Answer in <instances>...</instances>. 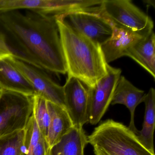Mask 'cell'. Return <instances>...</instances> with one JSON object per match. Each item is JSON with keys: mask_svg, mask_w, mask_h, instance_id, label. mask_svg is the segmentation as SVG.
<instances>
[{"mask_svg": "<svg viewBox=\"0 0 155 155\" xmlns=\"http://www.w3.org/2000/svg\"><path fill=\"white\" fill-rule=\"evenodd\" d=\"M0 23L12 36L33 65L58 74L67 73L56 16L27 10L0 13Z\"/></svg>", "mask_w": 155, "mask_h": 155, "instance_id": "obj_1", "label": "cell"}, {"mask_svg": "<svg viewBox=\"0 0 155 155\" xmlns=\"http://www.w3.org/2000/svg\"><path fill=\"white\" fill-rule=\"evenodd\" d=\"M68 77L92 87L107 75V63L99 44L70 27L61 16H56Z\"/></svg>", "mask_w": 155, "mask_h": 155, "instance_id": "obj_2", "label": "cell"}, {"mask_svg": "<svg viewBox=\"0 0 155 155\" xmlns=\"http://www.w3.org/2000/svg\"><path fill=\"white\" fill-rule=\"evenodd\" d=\"M88 143L110 155H155L128 127L112 119L101 121L87 136Z\"/></svg>", "mask_w": 155, "mask_h": 155, "instance_id": "obj_3", "label": "cell"}, {"mask_svg": "<svg viewBox=\"0 0 155 155\" xmlns=\"http://www.w3.org/2000/svg\"><path fill=\"white\" fill-rule=\"evenodd\" d=\"M97 11L118 28L146 35L153 31L151 18L130 0H104Z\"/></svg>", "mask_w": 155, "mask_h": 155, "instance_id": "obj_4", "label": "cell"}, {"mask_svg": "<svg viewBox=\"0 0 155 155\" xmlns=\"http://www.w3.org/2000/svg\"><path fill=\"white\" fill-rule=\"evenodd\" d=\"M32 111V96L3 91L0 97V137L24 129Z\"/></svg>", "mask_w": 155, "mask_h": 155, "instance_id": "obj_5", "label": "cell"}, {"mask_svg": "<svg viewBox=\"0 0 155 155\" xmlns=\"http://www.w3.org/2000/svg\"><path fill=\"white\" fill-rule=\"evenodd\" d=\"M97 8L61 16L70 27L101 46L111 37L113 28L111 23L97 11Z\"/></svg>", "mask_w": 155, "mask_h": 155, "instance_id": "obj_6", "label": "cell"}, {"mask_svg": "<svg viewBox=\"0 0 155 155\" xmlns=\"http://www.w3.org/2000/svg\"><path fill=\"white\" fill-rule=\"evenodd\" d=\"M106 76L93 87L87 88L90 106L89 122L95 125L100 121L111 103L114 91L121 75L120 69L107 64Z\"/></svg>", "mask_w": 155, "mask_h": 155, "instance_id": "obj_7", "label": "cell"}, {"mask_svg": "<svg viewBox=\"0 0 155 155\" xmlns=\"http://www.w3.org/2000/svg\"><path fill=\"white\" fill-rule=\"evenodd\" d=\"M10 62L28 80L39 95L47 101L65 107L64 88L45 72L31 64L10 56Z\"/></svg>", "mask_w": 155, "mask_h": 155, "instance_id": "obj_8", "label": "cell"}, {"mask_svg": "<svg viewBox=\"0 0 155 155\" xmlns=\"http://www.w3.org/2000/svg\"><path fill=\"white\" fill-rule=\"evenodd\" d=\"M63 87L65 109L73 127L83 128L89 121L90 110L87 88L79 80L72 77H68Z\"/></svg>", "mask_w": 155, "mask_h": 155, "instance_id": "obj_9", "label": "cell"}, {"mask_svg": "<svg viewBox=\"0 0 155 155\" xmlns=\"http://www.w3.org/2000/svg\"><path fill=\"white\" fill-rule=\"evenodd\" d=\"M112 25L113 32L111 37L100 46L108 64L125 56L127 49L150 34L137 33Z\"/></svg>", "mask_w": 155, "mask_h": 155, "instance_id": "obj_10", "label": "cell"}, {"mask_svg": "<svg viewBox=\"0 0 155 155\" xmlns=\"http://www.w3.org/2000/svg\"><path fill=\"white\" fill-rule=\"evenodd\" d=\"M145 94L144 91L136 87L124 76H120L110 103L112 105L122 104L128 109L130 115L128 127L136 135L139 130L134 123L135 110L138 105L143 102Z\"/></svg>", "mask_w": 155, "mask_h": 155, "instance_id": "obj_11", "label": "cell"}, {"mask_svg": "<svg viewBox=\"0 0 155 155\" xmlns=\"http://www.w3.org/2000/svg\"><path fill=\"white\" fill-rule=\"evenodd\" d=\"M10 56L0 58V88L27 96L36 95L29 81L10 62L8 58Z\"/></svg>", "mask_w": 155, "mask_h": 155, "instance_id": "obj_12", "label": "cell"}, {"mask_svg": "<svg viewBox=\"0 0 155 155\" xmlns=\"http://www.w3.org/2000/svg\"><path fill=\"white\" fill-rule=\"evenodd\" d=\"M47 105L50 124L45 140L49 150L73 127V125L65 107L48 101Z\"/></svg>", "mask_w": 155, "mask_h": 155, "instance_id": "obj_13", "label": "cell"}, {"mask_svg": "<svg viewBox=\"0 0 155 155\" xmlns=\"http://www.w3.org/2000/svg\"><path fill=\"white\" fill-rule=\"evenodd\" d=\"M128 56L138 63L155 79V35L152 31L126 51Z\"/></svg>", "mask_w": 155, "mask_h": 155, "instance_id": "obj_14", "label": "cell"}, {"mask_svg": "<svg viewBox=\"0 0 155 155\" xmlns=\"http://www.w3.org/2000/svg\"><path fill=\"white\" fill-rule=\"evenodd\" d=\"M87 136L83 128L73 127L49 150L48 155H84Z\"/></svg>", "mask_w": 155, "mask_h": 155, "instance_id": "obj_15", "label": "cell"}, {"mask_svg": "<svg viewBox=\"0 0 155 155\" xmlns=\"http://www.w3.org/2000/svg\"><path fill=\"white\" fill-rule=\"evenodd\" d=\"M145 104V113L141 130L137 136L140 143L152 154L154 148V132L155 127V90L151 87L143 99Z\"/></svg>", "mask_w": 155, "mask_h": 155, "instance_id": "obj_16", "label": "cell"}, {"mask_svg": "<svg viewBox=\"0 0 155 155\" xmlns=\"http://www.w3.org/2000/svg\"><path fill=\"white\" fill-rule=\"evenodd\" d=\"M56 0H0V13L26 9L54 16Z\"/></svg>", "mask_w": 155, "mask_h": 155, "instance_id": "obj_17", "label": "cell"}, {"mask_svg": "<svg viewBox=\"0 0 155 155\" xmlns=\"http://www.w3.org/2000/svg\"><path fill=\"white\" fill-rule=\"evenodd\" d=\"M26 130H17L0 137V155H23Z\"/></svg>", "mask_w": 155, "mask_h": 155, "instance_id": "obj_18", "label": "cell"}, {"mask_svg": "<svg viewBox=\"0 0 155 155\" xmlns=\"http://www.w3.org/2000/svg\"><path fill=\"white\" fill-rule=\"evenodd\" d=\"M32 115L39 129L45 139L48 135L50 124V115L47 101L39 95L32 96Z\"/></svg>", "mask_w": 155, "mask_h": 155, "instance_id": "obj_19", "label": "cell"}, {"mask_svg": "<svg viewBox=\"0 0 155 155\" xmlns=\"http://www.w3.org/2000/svg\"><path fill=\"white\" fill-rule=\"evenodd\" d=\"M25 130L23 155H31L40 139L43 137L32 114L25 128Z\"/></svg>", "mask_w": 155, "mask_h": 155, "instance_id": "obj_20", "label": "cell"}, {"mask_svg": "<svg viewBox=\"0 0 155 155\" xmlns=\"http://www.w3.org/2000/svg\"><path fill=\"white\" fill-rule=\"evenodd\" d=\"M48 151L46 140L42 137L34 148L31 155H48Z\"/></svg>", "mask_w": 155, "mask_h": 155, "instance_id": "obj_21", "label": "cell"}, {"mask_svg": "<svg viewBox=\"0 0 155 155\" xmlns=\"http://www.w3.org/2000/svg\"><path fill=\"white\" fill-rule=\"evenodd\" d=\"M0 50L13 56L17 55L18 52V49L14 48L7 43L5 36L1 32H0Z\"/></svg>", "mask_w": 155, "mask_h": 155, "instance_id": "obj_22", "label": "cell"}, {"mask_svg": "<svg viewBox=\"0 0 155 155\" xmlns=\"http://www.w3.org/2000/svg\"><path fill=\"white\" fill-rule=\"evenodd\" d=\"M93 151L95 155H110L97 149H94Z\"/></svg>", "mask_w": 155, "mask_h": 155, "instance_id": "obj_23", "label": "cell"}, {"mask_svg": "<svg viewBox=\"0 0 155 155\" xmlns=\"http://www.w3.org/2000/svg\"><path fill=\"white\" fill-rule=\"evenodd\" d=\"M8 55H12L11 54H8V53H6V52H4V51H2L0 50V58L8 56Z\"/></svg>", "mask_w": 155, "mask_h": 155, "instance_id": "obj_24", "label": "cell"}, {"mask_svg": "<svg viewBox=\"0 0 155 155\" xmlns=\"http://www.w3.org/2000/svg\"><path fill=\"white\" fill-rule=\"evenodd\" d=\"M3 90L2 89L0 88V97H1L2 95V93H3Z\"/></svg>", "mask_w": 155, "mask_h": 155, "instance_id": "obj_25", "label": "cell"}]
</instances>
